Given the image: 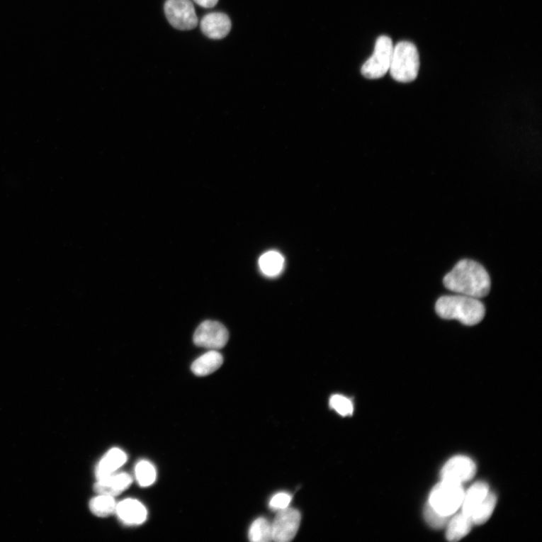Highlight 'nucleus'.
<instances>
[{"label":"nucleus","instance_id":"1","mask_svg":"<svg viewBox=\"0 0 542 542\" xmlns=\"http://www.w3.org/2000/svg\"><path fill=\"white\" fill-rule=\"evenodd\" d=\"M444 285L456 294L481 298L490 290V276L479 263L472 260H462L445 276Z\"/></svg>","mask_w":542,"mask_h":542},{"label":"nucleus","instance_id":"2","mask_svg":"<svg viewBox=\"0 0 542 542\" xmlns=\"http://www.w3.org/2000/svg\"><path fill=\"white\" fill-rule=\"evenodd\" d=\"M436 310L440 317L456 320L465 325L477 324L485 315V307L478 298L460 294L440 298Z\"/></svg>","mask_w":542,"mask_h":542},{"label":"nucleus","instance_id":"3","mask_svg":"<svg viewBox=\"0 0 542 542\" xmlns=\"http://www.w3.org/2000/svg\"><path fill=\"white\" fill-rule=\"evenodd\" d=\"M419 69V56L417 47L412 43L401 42L393 47L390 72L397 81L408 83L414 81Z\"/></svg>","mask_w":542,"mask_h":542},{"label":"nucleus","instance_id":"4","mask_svg":"<svg viewBox=\"0 0 542 542\" xmlns=\"http://www.w3.org/2000/svg\"><path fill=\"white\" fill-rule=\"evenodd\" d=\"M464 494L461 484L441 480L432 489L428 502L440 514L451 516L462 506Z\"/></svg>","mask_w":542,"mask_h":542},{"label":"nucleus","instance_id":"5","mask_svg":"<svg viewBox=\"0 0 542 542\" xmlns=\"http://www.w3.org/2000/svg\"><path fill=\"white\" fill-rule=\"evenodd\" d=\"M393 47L389 36H380L376 44L375 52L361 67V74L369 79L383 77L390 70Z\"/></svg>","mask_w":542,"mask_h":542},{"label":"nucleus","instance_id":"6","mask_svg":"<svg viewBox=\"0 0 542 542\" xmlns=\"http://www.w3.org/2000/svg\"><path fill=\"white\" fill-rule=\"evenodd\" d=\"M164 13L169 23L179 30H191L197 28L198 18L191 0H166Z\"/></svg>","mask_w":542,"mask_h":542},{"label":"nucleus","instance_id":"7","mask_svg":"<svg viewBox=\"0 0 542 542\" xmlns=\"http://www.w3.org/2000/svg\"><path fill=\"white\" fill-rule=\"evenodd\" d=\"M227 329L222 323L207 320L202 322L194 334L196 346L206 348L210 351L222 349L228 341Z\"/></svg>","mask_w":542,"mask_h":542},{"label":"nucleus","instance_id":"8","mask_svg":"<svg viewBox=\"0 0 542 542\" xmlns=\"http://www.w3.org/2000/svg\"><path fill=\"white\" fill-rule=\"evenodd\" d=\"M301 516L295 509L287 508L277 512L272 524L273 541L288 542L296 536L300 526Z\"/></svg>","mask_w":542,"mask_h":542},{"label":"nucleus","instance_id":"9","mask_svg":"<svg viewBox=\"0 0 542 542\" xmlns=\"http://www.w3.org/2000/svg\"><path fill=\"white\" fill-rule=\"evenodd\" d=\"M475 462L465 456H456L445 463L441 469V480H447L463 485L475 475Z\"/></svg>","mask_w":542,"mask_h":542},{"label":"nucleus","instance_id":"10","mask_svg":"<svg viewBox=\"0 0 542 542\" xmlns=\"http://www.w3.org/2000/svg\"><path fill=\"white\" fill-rule=\"evenodd\" d=\"M203 33L212 40H222L230 33L232 21L221 12H213L205 16L201 21Z\"/></svg>","mask_w":542,"mask_h":542},{"label":"nucleus","instance_id":"11","mask_svg":"<svg viewBox=\"0 0 542 542\" xmlns=\"http://www.w3.org/2000/svg\"><path fill=\"white\" fill-rule=\"evenodd\" d=\"M115 513L119 519L127 525H140L147 520V511L135 499H125L117 504Z\"/></svg>","mask_w":542,"mask_h":542},{"label":"nucleus","instance_id":"12","mask_svg":"<svg viewBox=\"0 0 542 542\" xmlns=\"http://www.w3.org/2000/svg\"><path fill=\"white\" fill-rule=\"evenodd\" d=\"M132 483L131 477L126 473L113 474L98 480L94 490L100 495L115 497L127 490Z\"/></svg>","mask_w":542,"mask_h":542},{"label":"nucleus","instance_id":"13","mask_svg":"<svg viewBox=\"0 0 542 542\" xmlns=\"http://www.w3.org/2000/svg\"><path fill=\"white\" fill-rule=\"evenodd\" d=\"M127 460L125 453L119 448H113L108 451L96 468V478L101 480L115 473Z\"/></svg>","mask_w":542,"mask_h":542},{"label":"nucleus","instance_id":"14","mask_svg":"<svg viewBox=\"0 0 542 542\" xmlns=\"http://www.w3.org/2000/svg\"><path fill=\"white\" fill-rule=\"evenodd\" d=\"M223 364V357L217 351H210L197 358L191 365L196 376L204 377L211 375Z\"/></svg>","mask_w":542,"mask_h":542},{"label":"nucleus","instance_id":"15","mask_svg":"<svg viewBox=\"0 0 542 542\" xmlns=\"http://www.w3.org/2000/svg\"><path fill=\"white\" fill-rule=\"evenodd\" d=\"M489 492V486L485 482L479 481L474 484L464 494L462 512L471 516L478 506L487 497Z\"/></svg>","mask_w":542,"mask_h":542},{"label":"nucleus","instance_id":"16","mask_svg":"<svg viewBox=\"0 0 542 542\" xmlns=\"http://www.w3.org/2000/svg\"><path fill=\"white\" fill-rule=\"evenodd\" d=\"M473 524L471 516L463 512L458 514L447 524L446 537L450 541H460L471 531Z\"/></svg>","mask_w":542,"mask_h":542},{"label":"nucleus","instance_id":"17","mask_svg":"<svg viewBox=\"0 0 542 542\" xmlns=\"http://www.w3.org/2000/svg\"><path fill=\"white\" fill-rule=\"evenodd\" d=\"M284 257L276 251L265 252L259 260L261 271L270 277L280 275L284 269Z\"/></svg>","mask_w":542,"mask_h":542},{"label":"nucleus","instance_id":"18","mask_svg":"<svg viewBox=\"0 0 542 542\" xmlns=\"http://www.w3.org/2000/svg\"><path fill=\"white\" fill-rule=\"evenodd\" d=\"M249 538L253 542L273 541L272 524L266 518H258L249 528Z\"/></svg>","mask_w":542,"mask_h":542},{"label":"nucleus","instance_id":"19","mask_svg":"<svg viewBox=\"0 0 542 542\" xmlns=\"http://www.w3.org/2000/svg\"><path fill=\"white\" fill-rule=\"evenodd\" d=\"M497 502V498L495 493L489 492L487 497L478 506L471 516L473 524L476 525L485 524L495 509Z\"/></svg>","mask_w":542,"mask_h":542},{"label":"nucleus","instance_id":"20","mask_svg":"<svg viewBox=\"0 0 542 542\" xmlns=\"http://www.w3.org/2000/svg\"><path fill=\"white\" fill-rule=\"evenodd\" d=\"M117 504L114 497L100 495L91 499L90 509L96 516L106 517L115 512Z\"/></svg>","mask_w":542,"mask_h":542},{"label":"nucleus","instance_id":"21","mask_svg":"<svg viewBox=\"0 0 542 542\" xmlns=\"http://www.w3.org/2000/svg\"><path fill=\"white\" fill-rule=\"evenodd\" d=\"M135 474L139 485L143 487L152 485L156 479L155 468L147 461H141L137 465Z\"/></svg>","mask_w":542,"mask_h":542},{"label":"nucleus","instance_id":"22","mask_svg":"<svg viewBox=\"0 0 542 542\" xmlns=\"http://www.w3.org/2000/svg\"><path fill=\"white\" fill-rule=\"evenodd\" d=\"M424 516L427 523L435 529H441L447 526L450 521L449 516H445L435 509L427 502L424 509Z\"/></svg>","mask_w":542,"mask_h":542},{"label":"nucleus","instance_id":"23","mask_svg":"<svg viewBox=\"0 0 542 542\" xmlns=\"http://www.w3.org/2000/svg\"><path fill=\"white\" fill-rule=\"evenodd\" d=\"M331 408L343 417L351 416L354 413V405L351 400L342 395H334L331 397Z\"/></svg>","mask_w":542,"mask_h":542},{"label":"nucleus","instance_id":"24","mask_svg":"<svg viewBox=\"0 0 542 542\" xmlns=\"http://www.w3.org/2000/svg\"><path fill=\"white\" fill-rule=\"evenodd\" d=\"M293 500L290 494L285 492L276 493L269 502V507L271 510L279 512L289 507Z\"/></svg>","mask_w":542,"mask_h":542},{"label":"nucleus","instance_id":"25","mask_svg":"<svg viewBox=\"0 0 542 542\" xmlns=\"http://www.w3.org/2000/svg\"><path fill=\"white\" fill-rule=\"evenodd\" d=\"M198 6L205 8H213L219 3V0H193Z\"/></svg>","mask_w":542,"mask_h":542}]
</instances>
